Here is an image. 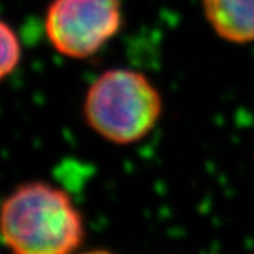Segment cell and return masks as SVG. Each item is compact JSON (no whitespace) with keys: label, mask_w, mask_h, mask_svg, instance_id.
<instances>
[{"label":"cell","mask_w":254,"mask_h":254,"mask_svg":"<svg viewBox=\"0 0 254 254\" xmlns=\"http://www.w3.org/2000/svg\"><path fill=\"white\" fill-rule=\"evenodd\" d=\"M0 236L12 254H75L86 230L64 190L34 181L19 186L0 205Z\"/></svg>","instance_id":"1"},{"label":"cell","mask_w":254,"mask_h":254,"mask_svg":"<svg viewBox=\"0 0 254 254\" xmlns=\"http://www.w3.org/2000/svg\"><path fill=\"white\" fill-rule=\"evenodd\" d=\"M162 112L155 84L141 72L111 69L89 87L84 118L90 129L114 144H133L146 138Z\"/></svg>","instance_id":"2"},{"label":"cell","mask_w":254,"mask_h":254,"mask_svg":"<svg viewBox=\"0 0 254 254\" xmlns=\"http://www.w3.org/2000/svg\"><path fill=\"white\" fill-rule=\"evenodd\" d=\"M120 26V0H52L45 22L52 46L72 59L94 56Z\"/></svg>","instance_id":"3"},{"label":"cell","mask_w":254,"mask_h":254,"mask_svg":"<svg viewBox=\"0 0 254 254\" xmlns=\"http://www.w3.org/2000/svg\"><path fill=\"white\" fill-rule=\"evenodd\" d=\"M217 35L231 43L254 42V0H201Z\"/></svg>","instance_id":"4"},{"label":"cell","mask_w":254,"mask_h":254,"mask_svg":"<svg viewBox=\"0 0 254 254\" xmlns=\"http://www.w3.org/2000/svg\"><path fill=\"white\" fill-rule=\"evenodd\" d=\"M20 60V45L14 31L0 22V80L14 70Z\"/></svg>","instance_id":"5"},{"label":"cell","mask_w":254,"mask_h":254,"mask_svg":"<svg viewBox=\"0 0 254 254\" xmlns=\"http://www.w3.org/2000/svg\"><path fill=\"white\" fill-rule=\"evenodd\" d=\"M75 254H115V253L104 250V248H92V250H87V251H83V253H75Z\"/></svg>","instance_id":"6"}]
</instances>
